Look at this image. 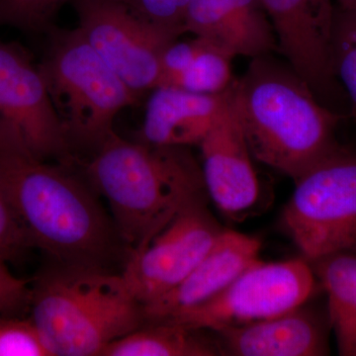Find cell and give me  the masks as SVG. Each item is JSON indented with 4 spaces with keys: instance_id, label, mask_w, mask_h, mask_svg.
Segmentation results:
<instances>
[{
    "instance_id": "obj_1",
    "label": "cell",
    "mask_w": 356,
    "mask_h": 356,
    "mask_svg": "<svg viewBox=\"0 0 356 356\" xmlns=\"http://www.w3.org/2000/svg\"><path fill=\"white\" fill-rule=\"evenodd\" d=\"M72 168L0 133V182L32 248L58 264L107 268L123 243L98 194Z\"/></svg>"
},
{
    "instance_id": "obj_2",
    "label": "cell",
    "mask_w": 356,
    "mask_h": 356,
    "mask_svg": "<svg viewBox=\"0 0 356 356\" xmlns=\"http://www.w3.org/2000/svg\"><path fill=\"white\" fill-rule=\"evenodd\" d=\"M77 165L108 203L129 255L146 247L185 206L208 197L202 168L189 147L131 142L113 132Z\"/></svg>"
},
{
    "instance_id": "obj_3",
    "label": "cell",
    "mask_w": 356,
    "mask_h": 356,
    "mask_svg": "<svg viewBox=\"0 0 356 356\" xmlns=\"http://www.w3.org/2000/svg\"><path fill=\"white\" fill-rule=\"evenodd\" d=\"M228 95L254 159L294 182L339 147L336 130L344 115L271 55L252 58Z\"/></svg>"
},
{
    "instance_id": "obj_4",
    "label": "cell",
    "mask_w": 356,
    "mask_h": 356,
    "mask_svg": "<svg viewBox=\"0 0 356 356\" xmlns=\"http://www.w3.org/2000/svg\"><path fill=\"white\" fill-rule=\"evenodd\" d=\"M29 311L53 356H102L146 323L124 276L104 267L57 264L39 274Z\"/></svg>"
},
{
    "instance_id": "obj_5",
    "label": "cell",
    "mask_w": 356,
    "mask_h": 356,
    "mask_svg": "<svg viewBox=\"0 0 356 356\" xmlns=\"http://www.w3.org/2000/svg\"><path fill=\"white\" fill-rule=\"evenodd\" d=\"M38 64L51 104L72 151L95 153L115 132L122 110L139 97L110 69L76 29L53 26L44 34Z\"/></svg>"
},
{
    "instance_id": "obj_6",
    "label": "cell",
    "mask_w": 356,
    "mask_h": 356,
    "mask_svg": "<svg viewBox=\"0 0 356 356\" xmlns=\"http://www.w3.org/2000/svg\"><path fill=\"white\" fill-rule=\"evenodd\" d=\"M283 225L311 264L356 254V153L339 146L295 181Z\"/></svg>"
},
{
    "instance_id": "obj_7",
    "label": "cell",
    "mask_w": 356,
    "mask_h": 356,
    "mask_svg": "<svg viewBox=\"0 0 356 356\" xmlns=\"http://www.w3.org/2000/svg\"><path fill=\"white\" fill-rule=\"evenodd\" d=\"M314 287V270L305 259H259L213 298L163 322L214 332L252 324L303 305Z\"/></svg>"
},
{
    "instance_id": "obj_8",
    "label": "cell",
    "mask_w": 356,
    "mask_h": 356,
    "mask_svg": "<svg viewBox=\"0 0 356 356\" xmlns=\"http://www.w3.org/2000/svg\"><path fill=\"white\" fill-rule=\"evenodd\" d=\"M70 3L88 43L138 97L158 88L161 55L179 36L142 19L119 0Z\"/></svg>"
},
{
    "instance_id": "obj_9",
    "label": "cell",
    "mask_w": 356,
    "mask_h": 356,
    "mask_svg": "<svg viewBox=\"0 0 356 356\" xmlns=\"http://www.w3.org/2000/svg\"><path fill=\"white\" fill-rule=\"evenodd\" d=\"M0 130L15 135L42 161L77 165L38 64L21 44L1 39Z\"/></svg>"
},
{
    "instance_id": "obj_10",
    "label": "cell",
    "mask_w": 356,
    "mask_h": 356,
    "mask_svg": "<svg viewBox=\"0 0 356 356\" xmlns=\"http://www.w3.org/2000/svg\"><path fill=\"white\" fill-rule=\"evenodd\" d=\"M206 200L199 198L185 206L146 247L129 255L122 275L143 306L179 285L224 231Z\"/></svg>"
},
{
    "instance_id": "obj_11",
    "label": "cell",
    "mask_w": 356,
    "mask_h": 356,
    "mask_svg": "<svg viewBox=\"0 0 356 356\" xmlns=\"http://www.w3.org/2000/svg\"><path fill=\"white\" fill-rule=\"evenodd\" d=\"M277 40L278 51L318 100L346 115L348 96L334 74L332 0H261Z\"/></svg>"
},
{
    "instance_id": "obj_12",
    "label": "cell",
    "mask_w": 356,
    "mask_h": 356,
    "mask_svg": "<svg viewBox=\"0 0 356 356\" xmlns=\"http://www.w3.org/2000/svg\"><path fill=\"white\" fill-rule=\"evenodd\" d=\"M208 196L222 214L238 220L259 201V177L240 124L229 105L199 144Z\"/></svg>"
},
{
    "instance_id": "obj_13",
    "label": "cell",
    "mask_w": 356,
    "mask_h": 356,
    "mask_svg": "<svg viewBox=\"0 0 356 356\" xmlns=\"http://www.w3.org/2000/svg\"><path fill=\"white\" fill-rule=\"evenodd\" d=\"M185 33L233 58H254L278 51L275 33L261 0H189Z\"/></svg>"
},
{
    "instance_id": "obj_14",
    "label": "cell",
    "mask_w": 356,
    "mask_h": 356,
    "mask_svg": "<svg viewBox=\"0 0 356 356\" xmlns=\"http://www.w3.org/2000/svg\"><path fill=\"white\" fill-rule=\"evenodd\" d=\"M259 240L224 229L198 266L175 289L144 306L146 322H163L213 298L259 259Z\"/></svg>"
},
{
    "instance_id": "obj_15",
    "label": "cell",
    "mask_w": 356,
    "mask_h": 356,
    "mask_svg": "<svg viewBox=\"0 0 356 356\" xmlns=\"http://www.w3.org/2000/svg\"><path fill=\"white\" fill-rule=\"evenodd\" d=\"M215 332L222 355L320 356L329 353L324 322L304 304L273 318Z\"/></svg>"
},
{
    "instance_id": "obj_16",
    "label": "cell",
    "mask_w": 356,
    "mask_h": 356,
    "mask_svg": "<svg viewBox=\"0 0 356 356\" xmlns=\"http://www.w3.org/2000/svg\"><path fill=\"white\" fill-rule=\"evenodd\" d=\"M228 92L206 95L158 86L147 100L137 140L156 146H199L228 106Z\"/></svg>"
},
{
    "instance_id": "obj_17",
    "label": "cell",
    "mask_w": 356,
    "mask_h": 356,
    "mask_svg": "<svg viewBox=\"0 0 356 356\" xmlns=\"http://www.w3.org/2000/svg\"><path fill=\"white\" fill-rule=\"evenodd\" d=\"M327 295L330 325L343 356H356V254H341L313 262Z\"/></svg>"
},
{
    "instance_id": "obj_18",
    "label": "cell",
    "mask_w": 356,
    "mask_h": 356,
    "mask_svg": "<svg viewBox=\"0 0 356 356\" xmlns=\"http://www.w3.org/2000/svg\"><path fill=\"white\" fill-rule=\"evenodd\" d=\"M201 330L168 322H146L139 329L110 343L102 356L222 355L217 339Z\"/></svg>"
},
{
    "instance_id": "obj_19",
    "label": "cell",
    "mask_w": 356,
    "mask_h": 356,
    "mask_svg": "<svg viewBox=\"0 0 356 356\" xmlns=\"http://www.w3.org/2000/svg\"><path fill=\"white\" fill-rule=\"evenodd\" d=\"M201 40V46L191 64L170 86L206 95H221L233 86L232 60L234 58L209 42Z\"/></svg>"
},
{
    "instance_id": "obj_20",
    "label": "cell",
    "mask_w": 356,
    "mask_h": 356,
    "mask_svg": "<svg viewBox=\"0 0 356 356\" xmlns=\"http://www.w3.org/2000/svg\"><path fill=\"white\" fill-rule=\"evenodd\" d=\"M332 51L334 74L356 116V10L336 6Z\"/></svg>"
},
{
    "instance_id": "obj_21",
    "label": "cell",
    "mask_w": 356,
    "mask_h": 356,
    "mask_svg": "<svg viewBox=\"0 0 356 356\" xmlns=\"http://www.w3.org/2000/svg\"><path fill=\"white\" fill-rule=\"evenodd\" d=\"M72 0H0V27L46 34L58 11Z\"/></svg>"
},
{
    "instance_id": "obj_22",
    "label": "cell",
    "mask_w": 356,
    "mask_h": 356,
    "mask_svg": "<svg viewBox=\"0 0 356 356\" xmlns=\"http://www.w3.org/2000/svg\"><path fill=\"white\" fill-rule=\"evenodd\" d=\"M0 356H53L31 318L0 314Z\"/></svg>"
},
{
    "instance_id": "obj_23",
    "label": "cell",
    "mask_w": 356,
    "mask_h": 356,
    "mask_svg": "<svg viewBox=\"0 0 356 356\" xmlns=\"http://www.w3.org/2000/svg\"><path fill=\"white\" fill-rule=\"evenodd\" d=\"M142 19L156 27L184 34V20L189 0H119Z\"/></svg>"
},
{
    "instance_id": "obj_24",
    "label": "cell",
    "mask_w": 356,
    "mask_h": 356,
    "mask_svg": "<svg viewBox=\"0 0 356 356\" xmlns=\"http://www.w3.org/2000/svg\"><path fill=\"white\" fill-rule=\"evenodd\" d=\"M31 248L29 238L0 182V261L9 264L18 261Z\"/></svg>"
},
{
    "instance_id": "obj_25",
    "label": "cell",
    "mask_w": 356,
    "mask_h": 356,
    "mask_svg": "<svg viewBox=\"0 0 356 356\" xmlns=\"http://www.w3.org/2000/svg\"><path fill=\"white\" fill-rule=\"evenodd\" d=\"M31 283L17 277L0 261V314L20 316L29 311Z\"/></svg>"
},
{
    "instance_id": "obj_26",
    "label": "cell",
    "mask_w": 356,
    "mask_h": 356,
    "mask_svg": "<svg viewBox=\"0 0 356 356\" xmlns=\"http://www.w3.org/2000/svg\"><path fill=\"white\" fill-rule=\"evenodd\" d=\"M337 6L348 10H356V0H337Z\"/></svg>"
}]
</instances>
